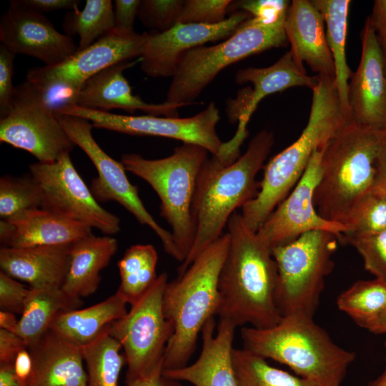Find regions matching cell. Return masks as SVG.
<instances>
[{
    "mask_svg": "<svg viewBox=\"0 0 386 386\" xmlns=\"http://www.w3.org/2000/svg\"><path fill=\"white\" fill-rule=\"evenodd\" d=\"M164 386H182V385L180 383H179L178 381L169 380L164 377Z\"/></svg>",
    "mask_w": 386,
    "mask_h": 386,
    "instance_id": "56",
    "label": "cell"
},
{
    "mask_svg": "<svg viewBox=\"0 0 386 386\" xmlns=\"http://www.w3.org/2000/svg\"><path fill=\"white\" fill-rule=\"evenodd\" d=\"M340 239L332 232L315 230L271 249L278 272L277 304L282 317L314 318Z\"/></svg>",
    "mask_w": 386,
    "mask_h": 386,
    "instance_id": "9",
    "label": "cell"
},
{
    "mask_svg": "<svg viewBox=\"0 0 386 386\" xmlns=\"http://www.w3.org/2000/svg\"><path fill=\"white\" fill-rule=\"evenodd\" d=\"M385 348H386V340H385Z\"/></svg>",
    "mask_w": 386,
    "mask_h": 386,
    "instance_id": "57",
    "label": "cell"
},
{
    "mask_svg": "<svg viewBox=\"0 0 386 386\" xmlns=\"http://www.w3.org/2000/svg\"><path fill=\"white\" fill-rule=\"evenodd\" d=\"M386 131L347 122L322 149L320 177L314 194L323 218L345 224L356 203L372 190Z\"/></svg>",
    "mask_w": 386,
    "mask_h": 386,
    "instance_id": "4",
    "label": "cell"
},
{
    "mask_svg": "<svg viewBox=\"0 0 386 386\" xmlns=\"http://www.w3.org/2000/svg\"><path fill=\"white\" fill-rule=\"evenodd\" d=\"M182 0L141 1L137 17L142 24L152 31H165L179 23Z\"/></svg>",
    "mask_w": 386,
    "mask_h": 386,
    "instance_id": "39",
    "label": "cell"
},
{
    "mask_svg": "<svg viewBox=\"0 0 386 386\" xmlns=\"http://www.w3.org/2000/svg\"><path fill=\"white\" fill-rule=\"evenodd\" d=\"M1 44L15 54L34 57L53 66L77 50L70 36L59 32L42 13L10 1L0 21Z\"/></svg>",
    "mask_w": 386,
    "mask_h": 386,
    "instance_id": "18",
    "label": "cell"
},
{
    "mask_svg": "<svg viewBox=\"0 0 386 386\" xmlns=\"http://www.w3.org/2000/svg\"><path fill=\"white\" fill-rule=\"evenodd\" d=\"M0 142L42 163L56 161L75 146L40 91L26 80L15 86L10 109L0 118Z\"/></svg>",
    "mask_w": 386,
    "mask_h": 386,
    "instance_id": "12",
    "label": "cell"
},
{
    "mask_svg": "<svg viewBox=\"0 0 386 386\" xmlns=\"http://www.w3.org/2000/svg\"><path fill=\"white\" fill-rule=\"evenodd\" d=\"M91 234V227L41 208L0 222V242L6 247L71 244Z\"/></svg>",
    "mask_w": 386,
    "mask_h": 386,
    "instance_id": "22",
    "label": "cell"
},
{
    "mask_svg": "<svg viewBox=\"0 0 386 386\" xmlns=\"http://www.w3.org/2000/svg\"><path fill=\"white\" fill-rule=\"evenodd\" d=\"M232 360L237 386H317L271 366L266 359L244 348H233Z\"/></svg>",
    "mask_w": 386,
    "mask_h": 386,
    "instance_id": "33",
    "label": "cell"
},
{
    "mask_svg": "<svg viewBox=\"0 0 386 386\" xmlns=\"http://www.w3.org/2000/svg\"><path fill=\"white\" fill-rule=\"evenodd\" d=\"M54 114L70 139L84 152L97 171L98 177L93 179L90 184L96 200L118 202L140 224L147 225L155 232L169 255L183 262L172 232L161 227L147 211L139 196L137 186L132 184L128 179L123 164L108 155L94 139L91 122L76 116Z\"/></svg>",
    "mask_w": 386,
    "mask_h": 386,
    "instance_id": "10",
    "label": "cell"
},
{
    "mask_svg": "<svg viewBox=\"0 0 386 386\" xmlns=\"http://www.w3.org/2000/svg\"><path fill=\"white\" fill-rule=\"evenodd\" d=\"M71 246L1 247V271L31 288H61L69 267Z\"/></svg>",
    "mask_w": 386,
    "mask_h": 386,
    "instance_id": "26",
    "label": "cell"
},
{
    "mask_svg": "<svg viewBox=\"0 0 386 386\" xmlns=\"http://www.w3.org/2000/svg\"><path fill=\"white\" fill-rule=\"evenodd\" d=\"M128 302L119 290L107 300L84 309L63 312L49 329L83 347L96 339L112 322L127 313Z\"/></svg>",
    "mask_w": 386,
    "mask_h": 386,
    "instance_id": "28",
    "label": "cell"
},
{
    "mask_svg": "<svg viewBox=\"0 0 386 386\" xmlns=\"http://www.w3.org/2000/svg\"><path fill=\"white\" fill-rule=\"evenodd\" d=\"M372 190L386 197V143L378 158Z\"/></svg>",
    "mask_w": 386,
    "mask_h": 386,
    "instance_id": "50",
    "label": "cell"
},
{
    "mask_svg": "<svg viewBox=\"0 0 386 386\" xmlns=\"http://www.w3.org/2000/svg\"><path fill=\"white\" fill-rule=\"evenodd\" d=\"M41 194V208L96 228L109 236L120 231V219L103 208L75 169L70 153L50 163L29 165Z\"/></svg>",
    "mask_w": 386,
    "mask_h": 386,
    "instance_id": "13",
    "label": "cell"
},
{
    "mask_svg": "<svg viewBox=\"0 0 386 386\" xmlns=\"http://www.w3.org/2000/svg\"><path fill=\"white\" fill-rule=\"evenodd\" d=\"M322 149L315 152L291 192L257 230L260 239L270 249L287 244L312 231H328L342 237L348 230L342 223L323 218L315 205L314 194L320 177Z\"/></svg>",
    "mask_w": 386,
    "mask_h": 386,
    "instance_id": "15",
    "label": "cell"
},
{
    "mask_svg": "<svg viewBox=\"0 0 386 386\" xmlns=\"http://www.w3.org/2000/svg\"><path fill=\"white\" fill-rule=\"evenodd\" d=\"M63 29L68 36L77 34V49L88 47L102 36L114 29V7L110 0H86L82 10L67 13Z\"/></svg>",
    "mask_w": 386,
    "mask_h": 386,
    "instance_id": "34",
    "label": "cell"
},
{
    "mask_svg": "<svg viewBox=\"0 0 386 386\" xmlns=\"http://www.w3.org/2000/svg\"><path fill=\"white\" fill-rule=\"evenodd\" d=\"M372 25L379 39L386 37V0L374 2L372 14L369 16Z\"/></svg>",
    "mask_w": 386,
    "mask_h": 386,
    "instance_id": "49",
    "label": "cell"
},
{
    "mask_svg": "<svg viewBox=\"0 0 386 386\" xmlns=\"http://www.w3.org/2000/svg\"><path fill=\"white\" fill-rule=\"evenodd\" d=\"M29 288L4 272H0V309L22 314Z\"/></svg>",
    "mask_w": 386,
    "mask_h": 386,
    "instance_id": "42",
    "label": "cell"
},
{
    "mask_svg": "<svg viewBox=\"0 0 386 386\" xmlns=\"http://www.w3.org/2000/svg\"><path fill=\"white\" fill-rule=\"evenodd\" d=\"M0 386H21L15 375L14 365L0 366Z\"/></svg>",
    "mask_w": 386,
    "mask_h": 386,
    "instance_id": "51",
    "label": "cell"
},
{
    "mask_svg": "<svg viewBox=\"0 0 386 386\" xmlns=\"http://www.w3.org/2000/svg\"><path fill=\"white\" fill-rule=\"evenodd\" d=\"M313 5L322 14L326 38L335 64V82L344 114L350 119L348 86L353 71L347 63L345 43L350 0H312Z\"/></svg>",
    "mask_w": 386,
    "mask_h": 386,
    "instance_id": "30",
    "label": "cell"
},
{
    "mask_svg": "<svg viewBox=\"0 0 386 386\" xmlns=\"http://www.w3.org/2000/svg\"><path fill=\"white\" fill-rule=\"evenodd\" d=\"M163 363L164 361L159 362L151 371L142 377L126 379L127 386H164Z\"/></svg>",
    "mask_w": 386,
    "mask_h": 386,
    "instance_id": "48",
    "label": "cell"
},
{
    "mask_svg": "<svg viewBox=\"0 0 386 386\" xmlns=\"http://www.w3.org/2000/svg\"><path fill=\"white\" fill-rule=\"evenodd\" d=\"M379 41H380V44L382 51L385 68V73H386V37L384 39H379Z\"/></svg>",
    "mask_w": 386,
    "mask_h": 386,
    "instance_id": "55",
    "label": "cell"
},
{
    "mask_svg": "<svg viewBox=\"0 0 386 386\" xmlns=\"http://www.w3.org/2000/svg\"><path fill=\"white\" fill-rule=\"evenodd\" d=\"M109 326L96 339L81 347L86 386H119V375L127 362L120 352L122 346L110 335Z\"/></svg>",
    "mask_w": 386,
    "mask_h": 386,
    "instance_id": "31",
    "label": "cell"
},
{
    "mask_svg": "<svg viewBox=\"0 0 386 386\" xmlns=\"http://www.w3.org/2000/svg\"><path fill=\"white\" fill-rule=\"evenodd\" d=\"M274 142L273 134L262 130L252 137L243 155L225 143L221 155H212L204 162L197 177L191 209L194 242L178 267V275L223 234L232 214L257 195L259 183L256 177Z\"/></svg>",
    "mask_w": 386,
    "mask_h": 386,
    "instance_id": "1",
    "label": "cell"
},
{
    "mask_svg": "<svg viewBox=\"0 0 386 386\" xmlns=\"http://www.w3.org/2000/svg\"><path fill=\"white\" fill-rule=\"evenodd\" d=\"M285 17L272 24L252 17L221 43L187 51L172 77L164 102L191 105L224 68L249 56L287 46Z\"/></svg>",
    "mask_w": 386,
    "mask_h": 386,
    "instance_id": "8",
    "label": "cell"
},
{
    "mask_svg": "<svg viewBox=\"0 0 386 386\" xmlns=\"http://www.w3.org/2000/svg\"><path fill=\"white\" fill-rule=\"evenodd\" d=\"M22 5L43 13L56 10L79 9L80 1L76 0H18Z\"/></svg>",
    "mask_w": 386,
    "mask_h": 386,
    "instance_id": "46",
    "label": "cell"
},
{
    "mask_svg": "<svg viewBox=\"0 0 386 386\" xmlns=\"http://www.w3.org/2000/svg\"><path fill=\"white\" fill-rule=\"evenodd\" d=\"M209 153L199 145L183 143L162 159H148L134 153L122 156L126 170L147 182L159 196L160 216L171 227L184 261L194 242L191 209L197 180Z\"/></svg>",
    "mask_w": 386,
    "mask_h": 386,
    "instance_id": "7",
    "label": "cell"
},
{
    "mask_svg": "<svg viewBox=\"0 0 386 386\" xmlns=\"http://www.w3.org/2000/svg\"><path fill=\"white\" fill-rule=\"evenodd\" d=\"M229 244L228 232L202 252L177 278L166 284L162 300L174 327L164 355L163 370L187 365L204 324L216 316L218 280Z\"/></svg>",
    "mask_w": 386,
    "mask_h": 386,
    "instance_id": "6",
    "label": "cell"
},
{
    "mask_svg": "<svg viewBox=\"0 0 386 386\" xmlns=\"http://www.w3.org/2000/svg\"><path fill=\"white\" fill-rule=\"evenodd\" d=\"M227 227L229 244L219 276L216 316L236 328L273 327L282 316L277 304L278 272L271 249L237 211Z\"/></svg>",
    "mask_w": 386,
    "mask_h": 386,
    "instance_id": "2",
    "label": "cell"
},
{
    "mask_svg": "<svg viewBox=\"0 0 386 386\" xmlns=\"http://www.w3.org/2000/svg\"><path fill=\"white\" fill-rule=\"evenodd\" d=\"M336 304L362 327L386 310V282L358 280L339 295Z\"/></svg>",
    "mask_w": 386,
    "mask_h": 386,
    "instance_id": "35",
    "label": "cell"
},
{
    "mask_svg": "<svg viewBox=\"0 0 386 386\" xmlns=\"http://www.w3.org/2000/svg\"><path fill=\"white\" fill-rule=\"evenodd\" d=\"M235 80L239 84L249 82L253 85L252 89H244L234 101L239 105L236 117L239 123L237 129H246L252 114L265 96L294 86L312 89L318 82V76L308 75L305 67L295 61L289 51L269 66L239 70Z\"/></svg>",
    "mask_w": 386,
    "mask_h": 386,
    "instance_id": "25",
    "label": "cell"
},
{
    "mask_svg": "<svg viewBox=\"0 0 386 386\" xmlns=\"http://www.w3.org/2000/svg\"><path fill=\"white\" fill-rule=\"evenodd\" d=\"M340 242L357 250L365 269L375 278L386 282V229L364 235H342Z\"/></svg>",
    "mask_w": 386,
    "mask_h": 386,
    "instance_id": "38",
    "label": "cell"
},
{
    "mask_svg": "<svg viewBox=\"0 0 386 386\" xmlns=\"http://www.w3.org/2000/svg\"><path fill=\"white\" fill-rule=\"evenodd\" d=\"M243 348L288 366L317 386H341L355 353L336 344L313 317H282L276 325L241 329Z\"/></svg>",
    "mask_w": 386,
    "mask_h": 386,
    "instance_id": "5",
    "label": "cell"
},
{
    "mask_svg": "<svg viewBox=\"0 0 386 386\" xmlns=\"http://www.w3.org/2000/svg\"><path fill=\"white\" fill-rule=\"evenodd\" d=\"M147 33H122L115 29L62 62L31 69L26 80L34 84L56 83L80 91L103 69L140 56Z\"/></svg>",
    "mask_w": 386,
    "mask_h": 386,
    "instance_id": "16",
    "label": "cell"
},
{
    "mask_svg": "<svg viewBox=\"0 0 386 386\" xmlns=\"http://www.w3.org/2000/svg\"><path fill=\"white\" fill-rule=\"evenodd\" d=\"M55 112L84 118L91 122L94 128L129 135L172 138L197 144L214 156L221 155L225 147V142L221 141L216 131L220 117L213 102L201 112L184 118L117 114L76 105H69Z\"/></svg>",
    "mask_w": 386,
    "mask_h": 386,
    "instance_id": "14",
    "label": "cell"
},
{
    "mask_svg": "<svg viewBox=\"0 0 386 386\" xmlns=\"http://www.w3.org/2000/svg\"><path fill=\"white\" fill-rule=\"evenodd\" d=\"M27 347L19 335L0 329V366L14 365L17 354Z\"/></svg>",
    "mask_w": 386,
    "mask_h": 386,
    "instance_id": "45",
    "label": "cell"
},
{
    "mask_svg": "<svg viewBox=\"0 0 386 386\" xmlns=\"http://www.w3.org/2000/svg\"><path fill=\"white\" fill-rule=\"evenodd\" d=\"M232 1L187 0L184 1L179 23L213 25L224 21Z\"/></svg>",
    "mask_w": 386,
    "mask_h": 386,
    "instance_id": "40",
    "label": "cell"
},
{
    "mask_svg": "<svg viewBox=\"0 0 386 386\" xmlns=\"http://www.w3.org/2000/svg\"><path fill=\"white\" fill-rule=\"evenodd\" d=\"M284 31L295 61L307 64L320 76L335 78V64L328 47L323 16L311 1H291Z\"/></svg>",
    "mask_w": 386,
    "mask_h": 386,
    "instance_id": "23",
    "label": "cell"
},
{
    "mask_svg": "<svg viewBox=\"0 0 386 386\" xmlns=\"http://www.w3.org/2000/svg\"><path fill=\"white\" fill-rule=\"evenodd\" d=\"M167 274L162 272L153 285L123 317L109 326V332L123 347L126 379L142 377L164 361L174 327L163 312L162 300Z\"/></svg>",
    "mask_w": 386,
    "mask_h": 386,
    "instance_id": "11",
    "label": "cell"
},
{
    "mask_svg": "<svg viewBox=\"0 0 386 386\" xmlns=\"http://www.w3.org/2000/svg\"><path fill=\"white\" fill-rule=\"evenodd\" d=\"M136 64L124 61L112 65L91 77L81 87L76 105L82 108L109 112L120 109L133 114L137 110L147 115L178 117L183 105L149 104L132 93L124 71Z\"/></svg>",
    "mask_w": 386,
    "mask_h": 386,
    "instance_id": "21",
    "label": "cell"
},
{
    "mask_svg": "<svg viewBox=\"0 0 386 386\" xmlns=\"http://www.w3.org/2000/svg\"><path fill=\"white\" fill-rule=\"evenodd\" d=\"M250 18L248 13L237 11L217 24L178 23L165 31L147 33L140 68L151 77L172 78L187 51L207 42L227 39Z\"/></svg>",
    "mask_w": 386,
    "mask_h": 386,
    "instance_id": "17",
    "label": "cell"
},
{
    "mask_svg": "<svg viewBox=\"0 0 386 386\" xmlns=\"http://www.w3.org/2000/svg\"><path fill=\"white\" fill-rule=\"evenodd\" d=\"M117 249V240L108 235L96 237L91 234L71 244L63 291L78 299L94 294L102 279L101 271L108 265Z\"/></svg>",
    "mask_w": 386,
    "mask_h": 386,
    "instance_id": "27",
    "label": "cell"
},
{
    "mask_svg": "<svg viewBox=\"0 0 386 386\" xmlns=\"http://www.w3.org/2000/svg\"><path fill=\"white\" fill-rule=\"evenodd\" d=\"M141 1L116 0L114 1V29L122 33L134 32L135 19Z\"/></svg>",
    "mask_w": 386,
    "mask_h": 386,
    "instance_id": "44",
    "label": "cell"
},
{
    "mask_svg": "<svg viewBox=\"0 0 386 386\" xmlns=\"http://www.w3.org/2000/svg\"><path fill=\"white\" fill-rule=\"evenodd\" d=\"M41 194L29 174L16 177L6 175L0 179V217L7 219L24 211L41 208Z\"/></svg>",
    "mask_w": 386,
    "mask_h": 386,
    "instance_id": "36",
    "label": "cell"
},
{
    "mask_svg": "<svg viewBox=\"0 0 386 386\" xmlns=\"http://www.w3.org/2000/svg\"><path fill=\"white\" fill-rule=\"evenodd\" d=\"M369 386H386V367L382 374L370 382Z\"/></svg>",
    "mask_w": 386,
    "mask_h": 386,
    "instance_id": "54",
    "label": "cell"
},
{
    "mask_svg": "<svg viewBox=\"0 0 386 386\" xmlns=\"http://www.w3.org/2000/svg\"><path fill=\"white\" fill-rule=\"evenodd\" d=\"M235 326L219 320L215 332L214 317L204 324L202 331V350L192 365L164 370L162 375L169 380L187 381L194 386H237L232 353Z\"/></svg>",
    "mask_w": 386,
    "mask_h": 386,
    "instance_id": "20",
    "label": "cell"
},
{
    "mask_svg": "<svg viewBox=\"0 0 386 386\" xmlns=\"http://www.w3.org/2000/svg\"><path fill=\"white\" fill-rule=\"evenodd\" d=\"M290 3L286 0H244L232 1L228 9L234 12L239 9L252 17L272 24L286 16Z\"/></svg>",
    "mask_w": 386,
    "mask_h": 386,
    "instance_id": "41",
    "label": "cell"
},
{
    "mask_svg": "<svg viewBox=\"0 0 386 386\" xmlns=\"http://www.w3.org/2000/svg\"><path fill=\"white\" fill-rule=\"evenodd\" d=\"M362 327L375 334H386V310Z\"/></svg>",
    "mask_w": 386,
    "mask_h": 386,
    "instance_id": "52",
    "label": "cell"
},
{
    "mask_svg": "<svg viewBox=\"0 0 386 386\" xmlns=\"http://www.w3.org/2000/svg\"><path fill=\"white\" fill-rule=\"evenodd\" d=\"M28 350L33 362L28 386H86L81 347L49 329Z\"/></svg>",
    "mask_w": 386,
    "mask_h": 386,
    "instance_id": "24",
    "label": "cell"
},
{
    "mask_svg": "<svg viewBox=\"0 0 386 386\" xmlns=\"http://www.w3.org/2000/svg\"><path fill=\"white\" fill-rule=\"evenodd\" d=\"M82 305L81 299L70 297L61 287H30L16 334L29 347L49 329L58 315Z\"/></svg>",
    "mask_w": 386,
    "mask_h": 386,
    "instance_id": "29",
    "label": "cell"
},
{
    "mask_svg": "<svg viewBox=\"0 0 386 386\" xmlns=\"http://www.w3.org/2000/svg\"><path fill=\"white\" fill-rule=\"evenodd\" d=\"M345 225L348 230L342 235L359 236L386 229V197L371 190L354 206Z\"/></svg>",
    "mask_w": 386,
    "mask_h": 386,
    "instance_id": "37",
    "label": "cell"
},
{
    "mask_svg": "<svg viewBox=\"0 0 386 386\" xmlns=\"http://www.w3.org/2000/svg\"><path fill=\"white\" fill-rule=\"evenodd\" d=\"M317 76L306 127L295 142L264 166L257 195L241 208L244 223L254 232L294 188L315 152L351 121L343 112L335 78Z\"/></svg>",
    "mask_w": 386,
    "mask_h": 386,
    "instance_id": "3",
    "label": "cell"
},
{
    "mask_svg": "<svg viewBox=\"0 0 386 386\" xmlns=\"http://www.w3.org/2000/svg\"><path fill=\"white\" fill-rule=\"evenodd\" d=\"M362 54L348 86L351 121L386 131V73L378 36L370 17L361 32Z\"/></svg>",
    "mask_w": 386,
    "mask_h": 386,
    "instance_id": "19",
    "label": "cell"
},
{
    "mask_svg": "<svg viewBox=\"0 0 386 386\" xmlns=\"http://www.w3.org/2000/svg\"><path fill=\"white\" fill-rule=\"evenodd\" d=\"M16 54L0 44V118L10 109L15 92L12 78Z\"/></svg>",
    "mask_w": 386,
    "mask_h": 386,
    "instance_id": "43",
    "label": "cell"
},
{
    "mask_svg": "<svg viewBox=\"0 0 386 386\" xmlns=\"http://www.w3.org/2000/svg\"><path fill=\"white\" fill-rule=\"evenodd\" d=\"M19 320H16L14 313L0 310V327L1 329L16 333Z\"/></svg>",
    "mask_w": 386,
    "mask_h": 386,
    "instance_id": "53",
    "label": "cell"
},
{
    "mask_svg": "<svg viewBox=\"0 0 386 386\" xmlns=\"http://www.w3.org/2000/svg\"><path fill=\"white\" fill-rule=\"evenodd\" d=\"M158 254L152 244H135L127 249L118 262L121 284L118 290L131 305L153 285L158 276Z\"/></svg>",
    "mask_w": 386,
    "mask_h": 386,
    "instance_id": "32",
    "label": "cell"
},
{
    "mask_svg": "<svg viewBox=\"0 0 386 386\" xmlns=\"http://www.w3.org/2000/svg\"><path fill=\"white\" fill-rule=\"evenodd\" d=\"M14 370L21 385L28 386L33 373V362L28 347L17 354L14 363Z\"/></svg>",
    "mask_w": 386,
    "mask_h": 386,
    "instance_id": "47",
    "label": "cell"
}]
</instances>
